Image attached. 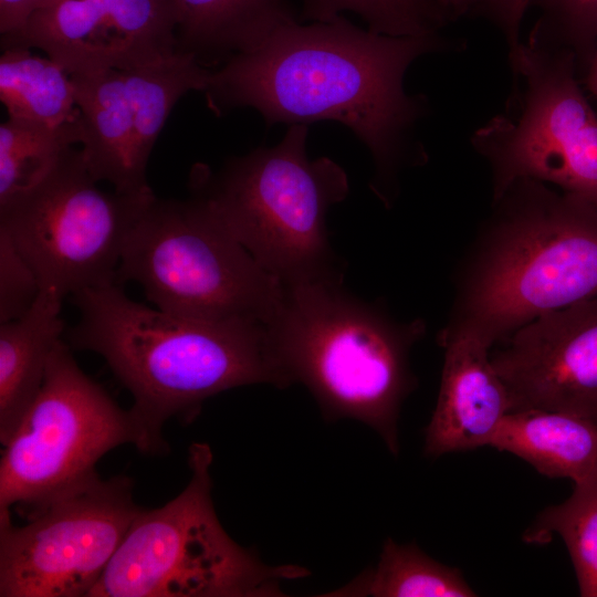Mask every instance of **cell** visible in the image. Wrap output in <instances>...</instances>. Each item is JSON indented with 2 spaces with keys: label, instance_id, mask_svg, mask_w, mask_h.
Listing matches in <instances>:
<instances>
[{
  "label": "cell",
  "instance_id": "11",
  "mask_svg": "<svg viewBox=\"0 0 597 597\" xmlns=\"http://www.w3.org/2000/svg\"><path fill=\"white\" fill-rule=\"evenodd\" d=\"M128 478L98 475L13 525L0 513L1 597H87L140 512Z\"/></svg>",
  "mask_w": 597,
  "mask_h": 597
},
{
  "label": "cell",
  "instance_id": "9",
  "mask_svg": "<svg viewBox=\"0 0 597 597\" xmlns=\"http://www.w3.org/2000/svg\"><path fill=\"white\" fill-rule=\"evenodd\" d=\"M71 349L64 338L57 343L40 394L3 446L0 512L13 506L30 517L98 475L97 461L121 444L156 454L133 409L91 379Z\"/></svg>",
  "mask_w": 597,
  "mask_h": 597
},
{
  "label": "cell",
  "instance_id": "14",
  "mask_svg": "<svg viewBox=\"0 0 597 597\" xmlns=\"http://www.w3.org/2000/svg\"><path fill=\"white\" fill-rule=\"evenodd\" d=\"M499 344L490 357L512 410L561 411L597 425V297L543 314Z\"/></svg>",
  "mask_w": 597,
  "mask_h": 597
},
{
  "label": "cell",
  "instance_id": "15",
  "mask_svg": "<svg viewBox=\"0 0 597 597\" xmlns=\"http://www.w3.org/2000/svg\"><path fill=\"white\" fill-rule=\"evenodd\" d=\"M438 343L444 362L436 408L425 431L423 452L429 458L490 446L512 410L490 347L463 336Z\"/></svg>",
  "mask_w": 597,
  "mask_h": 597
},
{
  "label": "cell",
  "instance_id": "7",
  "mask_svg": "<svg viewBox=\"0 0 597 597\" xmlns=\"http://www.w3.org/2000/svg\"><path fill=\"white\" fill-rule=\"evenodd\" d=\"M127 281L164 312L216 322L265 325L281 292V283L192 195L154 196L147 203L117 269V283Z\"/></svg>",
  "mask_w": 597,
  "mask_h": 597
},
{
  "label": "cell",
  "instance_id": "6",
  "mask_svg": "<svg viewBox=\"0 0 597 597\" xmlns=\"http://www.w3.org/2000/svg\"><path fill=\"white\" fill-rule=\"evenodd\" d=\"M190 480L164 506L144 511L87 597H273L308 576L296 565L270 566L221 526L212 498L208 443L188 455Z\"/></svg>",
  "mask_w": 597,
  "mask_h": 597
},
{
  "label": "cell",
  "instance_id": "25",
  "mask_svg": "<svg viewBox=\"0 0 597 597\" xmlns=\"http://www.w3.org/2000/svg\"><path fill=\"white\" fill-rule=\"evenodd\" d=\"M532 4L533 0H491L482 12L504 35L509 54L513 53L522 41L521 25Z\"/></svg>",
  "mask_w": 597,
  "mask_h": 597
},
{
  "label": "cell",
  "instance_id": "28",
  "mask_svg": "<svg viewBox=\"0 0 597 597\" xmlns=\"http://www.w3.org/2000/svg\"><path fill=\"white\" fill-rule=\"evenodd\" d=\"M447 20L455 21L470 13L483 12L491 0H432Z\"/></svg>",
  "mask_w": 597,
  "mask_h": 597
},
{
  "label": "cell",
  "instance_id": "12",
  "mask_svg": "<svg viewBox=\"0 0 597 597\" xmlns=\"http://www.w3.org/2000/svg\"><path fill=\"white\" fill-rule=\"evenodd\" d=\"M210 69L187 52L133 69L71 75L82 132L81 150L92 176L129 195L150 191L148 159L177 102L203 92Z\"/></svg>",
  "mask_w": 597,
  "mask_h": 597
},
{
  "label": "cell",
  "instance_id": "5",
  "mask_svg": "<svg viewBox=\"0 0 597 597\" xmlns=\"http://www.w3.org/2000/svg\"><path fill=\"white\" fill-rule=\"evenodd\" d=\"M308 127L290 125L273 147L229 159L218 171L197 165L191 195L280 283L343 277L328 240L327 213L349 192L345 170L310 159Z\"/></svg>",
  "mask_w": 597,
  "mask_h": 597
},
{
  "label": "cell",
  "instance_id": "1",
  "mask_svg": "<svg viewBox=\"0 0 597 597\" xmlns=\"http://www.w3.org/2000/svg\"><path fill=\"white\" fill-rule=\"evenodd\" d=\"M461 48L441 33L380 34L344 14L329 21L295 19L255 49L211 69L203 93L216 114L251 107L266 126L343 124L369 150L371 189L389 207L400 172L428 158L417 136L428 100L405 90L406 72L423 55Z\"/></svg>",
  "mask_w": 597,
  "mask_h": 597
},
{
  "label": "cell",
  "instance_id": "26",
  "mask_svg": "<svg viewBox=\"0 0 597 597\" xmlns=\"http://www.w3.org/2000/svg\"><path fill=\"white\" fill-rule=\"evenodd\" d=\"M589 519V540L576 579L580 596L597 597V478L590 484Z\"/></svg>",
  "mask_w": 597,
  "mask_h": 597
},
{
  "label": "cell",
  "instance_id": "18",
  "mask_svg": "<svg viewBox=\"0 0 597 597\" xmlns=\"http://www.w3.org/2000/svg\"><path fill=\"white\" fill-rule=\"evenodd\" d=\"M489 447L521 458L549 479L576 484L597 474V425L566 412L512 410Z\"/></svg>",
  "mask_w": 597,
  "mask_h": 597
},
{
  "label": "cell",
  "instance_id": "27",
  "mask_svg": "<svg viewBox=\"0 0 597 597\" xmlns=\"http://www.w3.org/2000/svg\"><path fill=\"white\" fill-rule=\"evenodd\" d=\"M52 0H0L1 35L19 30L39 9Z\"/></svg>",
  "mask_w": 597,
  "mask_h": 597
},
{
  "label": "cell",
  "instance_id": "24",
  "mask_svg": "<svg viewBox=\"0 0 597 597\" xmlns=\"http://www.w3.org/2000/svg\"><path fill=\"white\" fill-rule=\"evenodd\" d=\"M41 291L36 273L8 233L0 229V323L28 313Z\"/></svg>",
  "mask_w": 597,
  "mask_h": 597
},
{
  "label": "cell",
  "instance_id": "29",
  "mask_svg": "<svg viewBox=\"0 0 597 597\" xmlns=\"http://www.w3.org/2000/svg\"><path fill=\"white\" fill-rule=\"evenodd\" d=\"M584 73L586 87L597 100V41L591 59Z\"/></svg>",
  "mask_w": 597,
  "mask_h": 597
},
{
  "label": "cell",
  "instance_id": "8",
  "mask_svg": "<svg viewBox=\"0 0 597 597\" xmlns=\"http://www.w3.org/2000/svg\"><path fill=\"white\" fill-rule=\"evenodd\" d=\"M509 60L512 102L471 136L490 167L492 199L515 180L534 179L597 208V112L575 54L532 30Z\"/></svg>",
  "mask_w": 597,
  "mask_h": 597
},
{
  "label": "cell",
  "instance_id": "10",
  "mask_svg": "<svg viewBox=\"0 0 597 597\" xmlns=\"http://www.w3.org/2000/svg\"><path fill=\"white\" fill-rule=\"evenodd\" d=\"M71 147L34 187L0 206L6 231L38 275L41 290L63 298L117 283L126 240L153 190L104 191Z\"/></svg>",
  "mask_w": 597,
  "mask_h": 597
},
{
  "label": "cell",
  "instance_id": "3",
  "mask_svg": "<svg viewBox=\"0 0 597 597\" xmlns=\"http://www.w3.org/2000/svg\"><path fill=\"white\" fill-rule=\"evenodd\" d=\"M71 297L80 317L64 341L105 359L132 394L156 453L167 450L164 423L191 420L206 399L252 384L283 388L263 323L174 315L132 300L118 283Z\"/></svg>",
  "mask_w": 597,
  "mask_h": 597
},
{
  "label": "cell",
  "instance_id": "21",
  "mask_svg": "<svg viewBox=\"0 0 597 597\" xmlns=\"http://www.w3.org/2000/svg\"><path fill=\"white\" fill-rule=\"evenodd\" d=\"M81 139L80 119L61 127L13 118L3 122L0 125V206L39 184Z\"/></svg>",
  "mask_w": 597,
  "mask_h": 597
},
{
  "label": "cell",
  "instance_id": "19",
  "mask_svg": "<svg viewBox=\"0 0 597 597\" xmlns=\"http://www.w3.org/2000/svg\"><path fill=\"white\" fill-rule=\"evenodd\" d=\"M0 100L13 119L51 127L80 119L71 75L50 56L28 48L2 49Z\"/></svg>",
  "mask_w": 597,
  "mask_h": 597
},
{
  "label": "cell",
  "instance_id": "17",
  "mask_svg": "<svg viewBox=\"0 0 597 597\" xmlns=\"http://www.w3.org/2000/svg\"><path fill=\"white\" fill-rule=\"evenodd\" d=\"M178 50L214 69L297 19L289 0H172Z\"/></svg>",
  "mask_w": 597,
  "mask_h": 597
},
{
  "label": "cell",
  "instance_id": "13",
  "mask_svg": "<svg viewBox=\"0 0 597 597\" xmlns=\"http://www.w3.org/2000/svg\"><path fill=\"white\" fill-rule=\"evenodd\" d=\"M39 49L70 75L133 69L178 52L172 0H52L1 49Z\"/></svg>",
  "mask_w": 597,
  "mask_h": 597
},
{
  "label": "cell",
  "instance_id": "4",
  "mask_svg": "<svg viewBox=\"0 0 597 597\" xmlns=\"http://www.w3.org/2000/svg\"><path fill=\"white\" fill-rule=\"evenodd\" d=\"M426 327L354 295L343 277L281 283L265 323L283 388L303 384L326 420L364 422L394 455L400 409L417 385L410 352Z\"/></svg>",
  "mask_w": 597,
  "mask_h": 597
},
{
  "label": "cell",
  "instance_id": "20",
  "mask_svg": "<svg viewBox=\"0 0 597 597\" xmlns=\"http://www.w3.org/2000/svg\"><path fill=\"white\" fill-rule=\"evenodd\" d=\"M461 570L427 555L415 543H384L379 561L348 584L322 596L473 597Z\"/></svg>",
  "mask_w": 597,
  "mask_h": 597
},
{
  "label": "cell",
  "instance_id": "16",
  "mask_svg": "<svg viewBox=\"0 0 597 597\" xmlns=\"http://www.w3.org/2000/svg\"><path fill=\"white\" fill-rule=\"evenodd\" d=\"M63 297L42 290L23 316L0 323V441L14 433L44 383L53 349L63 339Z\"/></svg>",
  "mask_w": 597,
  "mask_h": 597
},
{
  "label": "cell",
  "instance_id": "23",
  "mask_svg": "<svg viewBox=\"0 0 597 597\" xmlns=\"http://www.w3.org/2000/svg\"><path fill=\"white\" fill-rule=\"evenodd\" d=\"M532 6L541 12L533 30L569 49L585 72L597 41V0H533Z\"/></svg>",
  "mask_w": 597,
  "mask_h": 597
},
{
  "label": "cell",
  "instance_id": "22",
  "mask_svg": "<svg viewBox=\"0 0 597 597\" xmlns=\"http://www.w3.org/2000/svg\"><path fill=\"white\" fill-rule=\"evenodd\" d=\"M300 21H329L345 12L370 31L391 36L438 34L449 21L432 0H300Z\"/></svg>",
  "mask_w": 597,
  "mask_h": 597
},
{
  "label": "cell",
  "instance_id": "2",
  "mask_svg": "<svg viewBox=\"0 0 597 597\" xmlns=\"http://www.w3.org/2000/svg\"><path fill=\"white\" fill-rule=\"evenodd\" d=\"M597 297V208L548 184L519 179L492 199L455 277L438 342L492 349L538 316Z\"/></svg>",
  "mask_w": 597,
  "mask_h": 597
}]
</instances>
